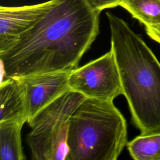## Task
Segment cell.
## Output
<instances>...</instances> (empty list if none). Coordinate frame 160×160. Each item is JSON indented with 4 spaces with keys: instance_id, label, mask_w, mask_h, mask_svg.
Returning <instances> with one entry per match:
<instances>
[{
    "instance_id": "6da1fadb",
    "label": "cell",
    "mask_w": 160,
    "mask_h": 160,
    "mask_svg": "<svg viewBox=\"0 0 160 160\" xmlns=\"http://www.w3.org/2000/svg\"><path fill=\"white\" fill-rule=\"evenodd\" d=\"M100 13L88 0H54L31 29L0 53L4 78L76 69L99 33Z\"/></svg>"
},
{
    "instance_id": "7a4b0ae2",
    "label": "cell",
    "mask_w": 160,
    "mask_h": 160,
    "mask_svg": "<svg viewBox=\"0 0 160 160\" xmlns=\"http://www.w3.org/2000/svg\"><path fill=\"white\" fill-rule=\"evenodd\" d=\"M106 16L132 121L141 134L160 132V62L124 20L110 12Z\"/></svg>"
},
{
    "instance_id": "3957f363",
    "label": "cell",
    "mask_w": 160,
    "mask_h": 160,
    "mask_svg": "<svg viewBox=\"0 0 160 160\" xmlns=\"http://www.w3.org/2000/svg\"><path fill=\"white\" fill-rule=\"evenodd\" d=\"M126 144V121L113 101L85 98L71 115L66 160H116Z\"/></svg>"
},
{
    "instance_id": "277c9868",
    "label": "cell",
    "mask_w": 160,
    "mask_h": 160,
    "mask_svg": "<svg viewBox=\"0 0 160 160\" xmlns=\"http://www.w3.org/2000/svg\"><path fill=\"white\" fill-rule=\"evenodd\" d=\"M85 98L82 94L69 90L38 113L27 136L33 159L66 160L70 118Z\"/></svg>"
},
{
    "instance_id": "5b68a950",
    "label": "cell",
    "mask_w": 160,
    "mask_h": 160,
    "mask_svg": "<svg viewBox=\"0 0 160 160\" xmlns=\"http://www.w3.org/2000/svg\"><path fill=\"white\" fill-rule=\"evenodd\" d=\"M69 89L86 98L113 101L123 94L116 58L112 49L102 56L71 72Z\"/></svg>"
},
{
    "instance_id": "8992f818",
    "label": "cell",
    "mask_w": 160,
    "mask_h": 160,
    "mask_svg": "<svg viewBox=\"0 0 160 160\" xmlns=\"http://www.w3.org/2000/svg\"><path fill=\"white\" fill-rule=\"evenodd\" d=\"M71 72H55L34 74L21 78L27 87L28 119L30 126L43 109L69 89Z\"/></svg>"
},
{
    "instance_id": "52a82bcc",
    "label": "cell",
    "mask_w": 160,
    "mask_h": 160,
    "mask_svg": "<svg viewBox=\"0 0 160 160\" xmlns=\"http://www.w3.org/2000/svg\"><path fill=\"white\" fill-rule=\"evenodd\" d=\"M54 0L23 6L0 7V53L6 51L48 11Z\"/></svg>"
},
{
    "instance_id": "ba28073f",
    "label": "cell",
    "mask_w": 160,
    "mask_h": 160,
    "mask_svg": "<svg viewBox=\"0 0 160 160\" xmlns=\"http://www.w3.org/2000/svg\"><path fill=\"white\" fill-rule=\"evenodd\" d=\"M0 122L28 119L27 87L21 78L2 79L0 86Z\"/></svg>"
},
{
    "instance_id": "9c48e42d",
    "label": "cell",
    "mask_w": 160,
    "mask_h": 160,
    "mask_svg": "<svg viewBox=\"0 0 160 160\" xmlns=\"http://www.w3.org/2000/svg\"><path fill=\"white\" fill-rule=\"evenodd\" d=\"M24 120L13 119L0 122V159L24 160L21 144V129Z\"/></svg>"
},
{
    "instance_id": "30bf717a",
    "label": "cell",
    "mask_w": 160,
    "mask_h": 160,
    "mask_svg": "<svg viewBox=\"0 0 160 160\" xmlns=\"http://www.w3.org/2000/svg\"><path fill=\"white\" fill-rule=\"evenodd\" d=\"M119 6L144 26L160 24V0H121Z\"/></svg>"
},
{
    "instance_id": "8fae6325",
    "label": "cell",
    "mask_w": 160,
    "mask_h": 160,
    "mask_svg": "<svg viewBox=\"0 0 160 160\" xmlns=\"http://www.w3.org/2000/svg\"><path fill=\"white\" fill-rule=\"evenodd\" d=\"M126 145L130 156L135 160H160V132L141 134Z\"/></svg>"
},
{
    "instance_id": "7c38bea8",
    "label": "cell",
    "mask_w": 160,
    "mask_h": 160,
    "mask_svg": "<svg viewBox=\"0 0 160 160\" xmlns=\"http://www.w3.org/2000/svg\"><path fill=\"white\" fill-rule=\"evenodd\" d=\"M91 5L99 11L119 6L121 0H88Z\"/></svg>"
},
{
    "instance_id": "4fadbf2b",
    "label": "cell",
    "mask_w": 160,
    "mask_h": 160,
    "mask_svg": "<svg viewBox=\"0 0 160 160\" xmlns=\"http://www.w3.org/2000/svg\"><path fill=\"white\" fill-rule=\"evenodd\" d=\"M145 30L152 39L160 44V24L145 26Z\"/></svg>"
}]
</instances>
